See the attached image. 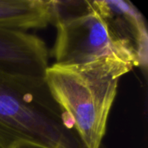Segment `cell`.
<instances>
[{"label": "cell", "mask_w": 148, "mask_h": 148, "mask_svg": "<svg viewBox=\"0 0 148 148\" xmlns=\"http://www.w3.org/2000/svg\"><path fill=\"white\" fill-rule=\"evenodd\" d=\"M134 66L115 57L48 67L45 82L86 148H101L120 79Z\"/></svg>", "instance_id": "1"}, {"label": "cell", "mask_w": 148, "mask_h": 148, "mask_svg": "<svg viewBox=\"0 0 148 148\" xmlns=\"http://www.w3.org/2000/svg\"><path fill=\"white\" fill-rule=\"evenodd\" d=\"M20 141L49 148H86L44 79L0 70V148Z\"/></svg>", "instance_id": "2"}, {"label": "cell", "mask_w": 148, "mask_h": 148, "mask_svg": "<svg viewBox=\"0 0 148 148\" xmlns=\"http://www.w3.org/2000/svg\"><path fill=\"white\" fill-rule=\"evenodd\" d=\"M53 8L52 23L56 27L54 64L78 65L115 57L139 67L93 1H53Z\"/></svg>", "instance_id": "3"}, {"label": "cell", "mask_w": 148, "mask_h": 148, "mask_svg": "<svg viewBox=\"0 0 148 148\" xmlns=\"http://www.w3.org/2000/svg\"><path fill=\"white\" fill-rule=\"evenodd\" d=\"M45 42L26 31L0 28V70L5 73L44 79L49 65Z\"/></svg>", "instance_id": "4"}, {"label": "cell", "mask_w": 148, "mask_h": 148, "mask_svg": "<svg viewBox=\"0 0 148 148\" xmlns=\"http://www.w3.org/2000/svg\"><path fill=\"white\" fill-rule=\"evenodd\" d=\"M93 4L143 70L147 69L148 34L141 12L129 1L96 0Z\"/></svg>", "instance_id": "5"}, {"label": "cell", "mask_w": 148, "mask_h": 148, "mask_svg": "<svg viewBox=\"0 0 148 148\" xmlns=\"http://www.w3.org/2000/svg\"><path fill=\"white\" fill-rule=\"evenodd\" d=\"M53 0H0V28L25 31L53 22Z\"/></svg>", "instance_id": "6"}, {"label": "cell", "mask_w": 148, "mask_h": 148, "mask_svg": "<svg viewBox=\"0 0 148 148\" xmlns=\"http://www.w3.org/2000/svg\"><path fill=\"white\" fill-rule=\"evenodd\" d=\"M10 148H49L47 147H43L41 145H37L35 143L31 142H27V141H20L16 144H14Z\"/></svg>", "instance_id": "7"}]
</instances>
